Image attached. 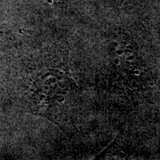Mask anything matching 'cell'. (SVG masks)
I'll list each match as a JSON object with an SVG mask.
<instances>
[{
	"label": "cell",
	"mask_w": 160,
	"mask_h": 160,
	"mask_svg": "<svg viewBox=\"0 0 160 160\" xmlns=\"http://www.w3.org/2000/svg\"><path fill=\"white\" fill-rule=\"evenodd\" d=\"M71 85L67 75L57 70L45 71L37 78V90L46 97H53L66 92Z\"/></svg>",
	"instance_id": "cell-1"
}]
</instances>
